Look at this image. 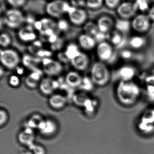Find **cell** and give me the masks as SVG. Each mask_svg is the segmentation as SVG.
I'll return each mask as SVG.
<instances>
[{
    "instance_id": "8992f818",
    "label": "cell",
    "mask_w": 154,
    "mask_h": 154,
    "mask_svg": "<svg viewBox=\"0 0 154 154\" xmlns=\"http://www.w3.org/2000/svg\"><path fill=\"white\" fill-rule=\"evenodd\" d=\"M152 23L147 14L139 13L131 20V28L134 31L142 35L150 30Z\"/></svg>"
},
{
    "instance_id": "9a60e30c",
    "label": "cell",
    "mask_w": 154,
    "mask_h": 154,
    "mask_svg": "<svg viewBox=\"0 0 154 154\" xmlns=\"http://www.w3.org/2000/svg\"><path fill=\"white\" fill-rule=\"evenodd\" d=\"M136 75L135 68L131 65H124L119 68L117 71V75L120 81L133 80Z\"/></svg>"
},
{
    "instance_id": "7c38bea8",
    "label": "cell",
    "mask_w": 154,
    "mask_h": 154,
    "mask_svg": "<svg viewBox=\"0 0 154 154\" xmlns=\"http://www.w3.org/2000/svg\"><path fill=\"white\" fill-rule=\"evenodd\" d=\"M42 94L45 96H51L58 88V82L51 77H47L42 79L39 86Z\"/></svg>"
},
{
    "instance_id": "836d02e7",
    "label": "cell",
    "mask_w": 154,
    "mask_h": 154,
    "mask_svg": "<svg viewBox=\"0 0 154 154\" xmlns=\"http://www.w3.org/2000/svg\"><path fill=\"white\" fill-rule=\"evenodd\" d=\"M121 2V0H104V5L111 10H116Z\"/></svg>"
},
{
    "instance_id": "ee69618b",
    "label": "cell",
    "mask_w": 154,
    "mask_h": 154,
    "mask_svg": "<svg viewBox=\"0 0 154 154\" xmlns=\"http://www.w3.org/2000/svg\"><path fill=\"white\" fill-rule=\"evenodd\" d=\"M127 1H130V2H134L135 0H127Z\"/></svg>"
},
{
    "instance_id": "f35d334b",
    "label": "cell",
    "mask_w": 154,
    "mask_h": 154,
    "mask_svg": "<svg viewBox=\"0 0 154 154\" xmlns=\"http://www.w3.org/2000/svg\"><path fill=\"white\" fill-rule=\"evenodd\" d=\"M121 56L124 60H129L133 57V53L130 51L124 50L121 52Z\"/></svg>"
},
{
    "instance_id": "f1b7e54d",
    "label": "cell",
    "mask_w": 154,
    "mask_h": 154,
    "mask_svg": "<svg viewBox=\"0 0 154 154\" xmlns=\"http://www.w3.org/2000/svg\"><path fill=\"white\" fill-rule=\"evenodd\" d=\"M141 121L154 125V108L148 109L142 116Z\"/></svg>"
},
{
    "instance_id": "3957f363",
    "label": "cell",
    "mask_w": 154,
    "mask_h": 154,
    "mask_svg": "<svg viewBox=\"0 0 154 154\" xmlns=\"http://www.w3.org/2000/svg\"><path fill=\"white\" fill-rule=\"evenodd\" d=\"M69 2L65 0H52L46 5V13L52 18L61 19L64 14H68L71 8Z\"/></svg>"
},
{
    "instance_id": "d6986e66",
    "label": "cell",
    "mask_w": 154,
    "mask_h": 154,
    "mask_svg": "<svg viewBox=\"0 0 154 154\" xmlns=\"http://www.w3.org/2000/svg\"><path fill=\"white\" fill-rule=\"evenodd\" d=\"M147 42L146 38L141 34L133 36L128 41L130 47L136 50L143 48L146 45Z\"/></svg>"
},
{
    "instance_id": "6da1fadb",
    "label": "cell",
    "mask_w": 154,
    "mask_h": 154,
    "mask_svg": "<svg viewBox=\"0 0 154 154\" xmlns=\"http://www.w3.org/2000/svg\"><path fill=\"white\" fill-rule=\"evenodd\" d=\"M141 90L138 84L132 81H120L117 86L116 94L121 104L126 106L134 104L141 95Z\"/></svg>"
},
{
    "instance_id": "9c48e42d",
    "label": "cell",
    "mask_w": 154,
    "mask_h": 154,
    "mask_svg": "<svg viewBox=\"0 0 154 154\" xmlns=\"http://www.w3.org/2000/svg\"><path fill=\"white\" fill-rule=\"evenodd\" d=\"M96 54L99 61L105 63L108 62L114 57L113 46L106 41L99 42L96 48Z\"/></svg>"
},
{
    "instance_id": "e0dca14e",
    "label": "cell",
    "mask_w": 154,
    "mask_h": 154,
    "mask_svg": "<svg viewBox=\"0 0 154 154\" xmlns=\"http://www.w3.org/2000/svg\"><path fill=\"white\" fill-rule=\"evenodd\" d=\"M79 46L85 51H90L97 46V42L95 38L84 33L78 38Z\"/></svg>"
},
{
    "instance_id": "ab89813d",
    "label": "cell",
    "mask_w": 154,
    "mask_h": 154,
    "mask_svg": "<svg viewBox=\"0 0 154 154\" xmlns=\"http://www.w3.org/2000/svg\"><path fill=\"white\" fill-rule=\"evenodd\" d=\"M145 81L147 85L154 86V75L152 74L146 77Z\"/></svg>"
},
{
    "instance_id": "ba28073f",
    "label": "cell",
    "mask_w": 154,
    "mask_h": 154,
    "mask_svg": "<svg viewBox=\"0 0 154 154\" xmlns=\"http://www.w3.org/2000/svg\"><path fill=\"white\" fill-rule=\"evenodd\" d=\"M69 21L77 26L84 25L87 22L88 14L84 8H75L71 6L68 14Z\"/></svg>"
},
{
    "instance_id": "f546056e",
    "label": "cell",
    "mask_w": 154,
    "mask_h": 154,
    "mask_svg": "<svg viewBox=\"0 0 154 154\" xmlns=\"http://www.w3.org/2000/svg\"><path fill=\"white\" fill-rule=\"evenodd\" d=\"M104 5V0H86V6L90 10H99Z\"/></svg>"
},
{
    "instance_id": "ffe728a7",
    "label": "cell",
    "mask_w": 154,
    "mask_h": 154,
    "mask_svg": "<svg viewBox=\"0 0 154 154\" xmlns=\"http://www.w3.org/2000/svg\"><path fill=\"white\" fill-rule=\"evenodd\" d=\"M41 79V75L37 72H33L29 74L25 80L26 86L30 89H34L39 87Z\"/></svg>"
},
{
    "instance_id": "74e56055",
    "label": "cell",
    "mask_w": 154,
    "mask_h": 154,
    "mask_svg": "<svg viewBox=\"0 0 154 154\" xmlns=\"http://www.w3.org/2000/svg\"><path fill=\"white\" fill-rule=\"evenodd\" d=\"M57 27L61 31L66 30L68 28L69 23L65 19H60L57 23Z\"/></svg>"
},
{
    "instance_id": "60d3db41",
    "label": "cell",
    "mask_w": 154,
    "mask_h": 154,
    "mask_svg": "<svg viewBox=\"0 0 154 154\" xmlns=\"http://www.w3.org/2000/svg\"><path fill=\"white\" fill-rule=\"evenodd\" d=\"M147 15L152 22H154V5L151 6L150 9L147 12Z\"/></svg>"
},
{
    "instance_id": "1f68e13d",
    "label": "cell",
    "mask_w": 154,
    "mask_h": 154,
    "mask_svg": "<svg viewBox=\"0 0 154 154\" xmlns=\"http://www.w3.org/2000/svg\"><path fill=\"white\" fill-rule=\"evenodd\" d=\"M7 3L12 8L18 9L25 5L27 0H6Z\"/></svg>"
},
{
    "instance_id": "30bf717a",
    "label": "cell",
    "mask_w": 154,
    "mask_h": 154,
    "mask_svg": "<svg viewBox=\"0 0 154 154\" xmlns=\"http://www.w3.org/2000/svg\"><path fill=\"white\" fill-rule=\"evenodd\" d=\"M116 13L120 19L132 20L137 14L134 2L125 1L122 2L116 9Z\"/></svg>"
},
{
    "instance_id": "b9f144b4",
    "label": "cell",
    "mask_w": 154,
    "mask_h": 154,
    "mask_svg": "<svg viewBox=\"0 0 154 154\" xmlns=\"http://www.w3.org/2000/svg\"><path fill=\"white\" fill-rule=\"evenodd\" d=\"M4 68L2 66L1 67V69H0V75H1V78L2 76L3 75H4Z\"/></svg>"
},
{
    "instance_id": "d6a6232c",
    "label": "cell",
    "mask_w": 154,
    "mask_h": 154,
    "mask_svg": "<svg viewBox=\"0 0 154 154\" xmlns=\"http://www.w3.org/2000/svg\"><path fill=\"white\" fill-rule=\"evenodd\" d=\"M139 129L145 133H150L154 130V125L140 121L138 125Z\"/></svg>"
},
{
    "instance_id": "7bdbcfd3",
    "label": "cell",
    "mask_w": 154,
    "mask_h": 154,
    "mask_svg": "<svg viewBox=\"0 0 154 154\" xmlns=\"http://www.w3.org/2000/svg\"><path fill=\"white\" fill-rule=\"evenodd\" d=\"M152 74L154 75V69H153L152 71Z\"/></svg>"
},
{
    "instance_id": "e575fe53",
    "label": "cell",
    "mask_w": 154,
    "mask_h": 154,
    "mask_svg": "<svg viewBox=\"0 0 154 154\" xmlns=\"http://www.w3.org/2000/svg\"><path fill=\"white\" fill-rule=\"evenodd\" d=\"M8 83L12 88H17L20 86V80L18 76L11 75L8 79Z\"/></svg>"
},
{
    "instance_id": "277c9868",
    "label": "cell",
    "mask_w": 154,
    "mask_h": 154,
    "mask_svg": "<svg viewBox=\"0 0 154 154\" xmlns=\"http://www.w3.org/2000/svg\"><path fill=\"white\" fill-rule=\"evenodd\" d=\"M0 60L3 67L8 70H13L20 65L21 58L17 51L8 48L1 50Z\"/></svg>"
},
{
    "instance_id": "4dcf8cb0",
    "label": "cell",
    "mask_w": 154,
    "mask_h": 154,
    "mask_svg": "<svg viewBox=\"0 0 154 154\" xmlns=\"http://www.w3.org/2000/svg\"><path fill=\"white\" fill-rule=\"evenodd\" d=\"M43 119L39 114L32 115L29 120V124L31 126H36L39 127L40 125L43 122Z\"/></svg>"
},
{
    "instance_id": "603a6c76",
    "label": "cell",
    "mask_w": 154,
    "mask_h": 154,
    "mask_svg": "<svg viewBox=\"0 0 154 154\" xmlns=\"http://www.w3.org/2000/svg\"><path fill=\"white\" fill-rule=\"evenodd\" d=\"M84 33L92 37H95L99 32L96 23L87 21L83 25Z\"/></svg>"
},
{
    "instance_id": "2e32d148",
    "label": "cell",
    "mask_w": 154,
    "mask_h": 154,
    "mask_svg": "<svg viewBox=\"0 0 154 154\" xmlns=\"http://www.w3.org/2000/svg\"><path fill=\"white\" fill-rule=\"evenodd\" d=\"M68 100L67 98L60 94H53L50 96L48 103L50 107L54 110L62 109L66 106Z\"/></svg>"
},
{
    "instance_id": "484cf974",
    "label": "cell",
    "mask_w": 154,
    "mask_h": 154,
    "mask_svg": "<svg viewBox=\"0 0 154 154\" xmlns=\"http://www.w3.org/2000/svg\"><path fill=\"white\" fill-rule=\"evenodd\" d=\"M80 52L78 46L74 43L69 44L65 51L66 57L70 61L74 57Z\"/></svg>"
},
{
    "instance_id": "7402d4cb",
    "label": "cell",
    "mask_w": 154,
    "mask_h": 154,
    "mask_svg": "<svg viewBox=\"0 0 154 154\" xmlns=\"http://www.w3.org/2000/svg\"><path fill=\"white\" fill-rule=\"evenodd\" d=\"M134 4L137 12L140 14L147 12L152 6L150 0H135Z\"/></svg>"
},
{
    "instance_id": "d4e9b609",
    "label": "cell",
    "mask_w": 154,
    "mask_h": 154,
    "mask_svg": "<svg viewBox=\"0 0 154 154\" xmlns=\"http://www.w3.org/2000/svg\"><path fill=\"white\" fill-rule=\"evenodd\" d=\"M90 98L84 92L77 93L74 95L73 101L74 104L78 107H85Z\"/></svg>"
},
{
    "instance_id": "5b68a950",
    "label": "cell",
    "mask_w": 154,
    "mask_h": 154,
    "mask_svg": "<svg viewBox=\"0 0 154 154\" xmlns=\"http://www.w3.org/2000/svg\"><path fill=\"white\" fill-rule=\"evenodd\" d=\"M25 17L21 11L18 9L11 8L7 10L3 17L4 23L8 28L16 29L22 27Z\"/></svg>"
},
{
    "instance_id": "cb8c5ba5",
    "label": "cell",
    "mask_w": 154,
    "mask_h": 154,
    "mask_svg": "<svg viewBox=\"0 0 154 154\" xmlns=\"http://www.w3.org/2000/svg\"><path fill=\"white\" fill-rule=\"evenodd\" d=\"M110 43L113 46L119 47L124 41V34L115 30L113 31L109 36Z\"/></svg>"
},
{
    "instance_id": "8fae6325",
    "label": "cell",
    "mask_w": 154,
    "mask_h": 154,
    "mask_svg": "<svg viewBox=\"0 0 154 154\" xmlns=\"http://www.w3.org/2000/svg\"><path fill=\"white\" fill-rule=\"evenodd\" d=\"M72 67L77 71H85L90 65V58L87 54L80 51L70 60Z\"/></svg>"
},
{
    "instance_id": "52a82bcc",
    "label": "cell",
    "mask_w": 154,
    "mask_h": 154,
    "mask_svg": "<svg viewBox=\"0 0 154 154\" xmlns=\"http://www.w3.org/2000/svg\"><path fill=\"white\" fill-rule=\"evenodd\" d=\"M42 66L43 73L47 77L51 78L59 75L64 69L61 62L50 58L44 59L42 61Z\"/></svg>"
},
{
    "instance_id": "8d00e7d4",
    "label": "cell",
    "mask_w": 154,
    "mask_h": 154,
    "mask_svg": "<svg viewBox=\"0 0 154 154\" xmlns=\"http://www.w3.org/2000/svg\"><path fill=\"white\" fill-rule=\"evenodd\" d=\"M69 3L75 8H83L86 6V0H70Z\"/></svg>"
},
{
    "instance_id": "4fadbf2b",
    "label": "cell",
    "mask_w": 154,
    "mask_h": 154,
    "mask_svg": "<svg viewBox=\"0 0 154 154\" xmlns=\"http://www.w3.org/2000/svg\"><path fill=\"white\" fill-rule=\"evenodd\" d=\"M18 36L21 41L26 43L33 42L37 38L35 28L30 24L21 27L18 31Z\"/></svg>"
},
{
    "instance_id": "5bb4252c",
    "label": "cell",
    "mask_w": 154,
    "mask_h": 154,
    "mask_svg": "<svg viewBox=\"0 0 154 154\" xmlns=\"http://www.w3.org/2000/svg\"><path fill=\"white\" fill-rule=\"evenodd\" d=\"M96 24L99 32L108 34L115 28V20L109 15H102L98 19Z\"/></svg>"
},
{
    "instance_id": "7a4b0ae2",
    "label": "cell",
    "mask_w": 154,
    "mask_h": 154,
    "mask_svg": "<svg viewBox=\"0 0 154 154\" xmlns=\"http://www.w3.org/2000/svg\"><path fill=\"white\" fill-rule=\"evenodd\" d=\"M90 79L94 85L104 87L108 83L111 78L110 71L105 63L95 62L90 69Z\"/></svg>"
},
{
    "instance_id": "4316f807",
    "label": "cell",
    "mask_w": 154,
    "mask_h": 154,
    "mask_svg": "<svg viewBox=\"0 0 154 154\" xmlns=\"http://www.w3.org/2000/svg\"><path fill=\"white\" fill-rule=\"evenodd\" d=\"M56 124L52 119L44 120L39 128L44 133H50L56 129Z\"/></svg>"
},
{
    "instance_id": "83f0119b",
    "label": "cell",
    "mask_w": 154,
    "mask_h": 154,
    "mask_svg": "<svg viewBox=\"0 0 154 154\" xmlns=\"http://www.w3.org/2000/svg\"><path fill=\"white\" fill-rule=\"evenodd\" d=\"M12 39L10 34L7 32L1 33L0 35V45L2 49L8 48L11 44Z\"/></svg>"
},
{
    "instance_id": "44dd1931",
    "label": "cell",
    "mask_w": 154,
    "mask_h": 154,
    "mask_svg": "<svg viewBox=\"0 0 154 154\" xmlns=\"http://www.w3.org/2000/svg\"><path fill=\"white\" fill-rule=\"evenodd\" d=\"M115 28L116 30L124 35L129 32L130 29H132L131 21L119 18L118 20L115 21Z\"/></svg>"
},
{
    "instance_id": "ac0fdd59",
    "label": "cell",
    "mask_w": 154,
    "mask_h": 154,
    "mask_svg": "<svg viewBox=\"0 0 154 154\" xmlns=\"http://www.w3.org/2000/svg\"><path fill=\"white\" fill-rule=\"evenodd\" d=\"M66 84L72 88H79L82 85L83 79L77 71H71L66 74L65 77Z\"/></svg>"
},
{
    "instance_id": "d590c367",
    "label": "cell",
    "mask_w": 154,
    "mask_h": 154,
    "mask_svg": "<svg viewBox=\"0 0 154 154\" xmlns=\"http://www.w3.org/2000/svg\"><path fill=\"white\" fill-rule=\"evenodd\" d=\"M9 119V115L6 109L1 108L0 110V124L1 126H4L7 123Z\"/></svg>"
}]
</instances>
